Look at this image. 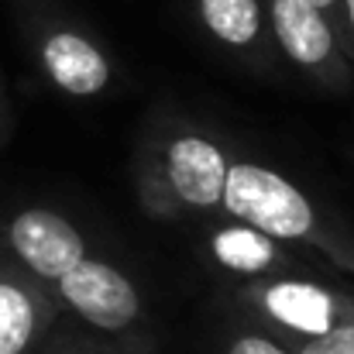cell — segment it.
<instances>
[{"label":"cell","mask_w":354,"mask_h":354,"mask_svg":"<svg viewBox=\"0 0 354 354\" xmlns=\"http://www.w3.org/2000/svg\"><path fill=\"white\" fill-rule=\"evenodd\" d=\"M221 217L251 224L254 231L299 248L324 261L330 272L354 279V234L348 224L327 214L296 179L251 158H231Z\"/></svg>","instance_id":"1"},{"label":"cell","mask_w":354,"mask_h":354,"mask_svg":"<svg viewBox=\"0 0 354 354\" xmlns=\"http://www.w3.org/2000/svg\"><path fill=\"white\" fill-rule=\"evenodd\" d=\"M231 151L193 124H158L141 138L134 162L138 203L151 221L176 224L186 217L221 214V193Z\"/></svg>","instance_id":"2"},{"label":"cell","mask_w":354,"mask_h":354,"mask_svg":"<svg viewBox=\"0 0 354 354\" xmlns=\"http://www.w3.org/2000/svg\"><path fill=\"white\" fill-rule=\"evenodd\" d=\"M231 299L286 344L320 337L341 324H354V289H341L317 275H275L231 286Z\"/></svg>","instance_id":"3"},{"label":"cell","mask_w":354,"mask_h":354,"mask_svg":"<svg viewBox=\"0 0 354 354\" xmlns=\"http://www.w3.org/2000/svg\"><path fill=\"white\" fill-rule=\"evenodd\" d=\"M24 35L38 73L62 97L90 100L111 90L114 62L104 41L48 0H28L21 10Z\"/></svg>","instance_id":"4"},{"label":"cell","mask_w":354,"mask_h":354,"mask_svg":"<svg viewBox=\"0 0 354 354\" xmlns=\"http://www.w3.org/2000/svg\"><path fill=\"white\" fill-rule=\"evenodd\" d=\"M275 52L313 80L320 90L344 93L351 86V55L337 24L310 0H265Z\"/></svg>","instance_id":"5"},{"label":"cell","mask_w":354,"mask_h":354,"mask_svg":"<svg viewBox=\"0 0 354 354\" xmlns=\"http://www.w3.org/2000/svg\"><path fill=\"white\" fill-rule=\"evenodd\" d=\"M62 313L100 327V330H134L145 320V299L131 275L104 258H83L52 286Z\"/></svg>","instance_id":"6"},{"label":"cell","mask_w":354,"mask_h":354,"mask_svg":"<svg viewBox=\"0 0 354 354\" xmlns=\"http://www.w3.org/2000/svg\"><path fill=\"white\" fill-rule=\"evenodd\" d=\"M200 248H203L207 261L234 282L275 279V275H317L324 265L313 254L289 248L275 237L254 231L251 224H241L231 217H221L217 224L203 227Z\"/></svg>","instance_id":"7"},{"label":"cell","mask_w":354,"mask_h":354,"mask_svg":"<svg viewBox=\"0 0 354 354\" xmlns=\"http://www.w3.org/2000/svg\"><path fill=\"white\" fill-rule=\"evenodd\" d=\"M0 248L21 272H28L41 286H52L59 275H66L76 261L90 254L83 231L52 207L17 210L3 224Z\"/></svg>","instance_id":"8"},{"label":"cell","mask_w":354,"mask_h":354,"mask_svg":"<svg viewBox=\"0 0 354 354\" xmlns=\"http://www.w3.org/2000/svg\"><path fill=\"white\" fill-rule=\"evenodd\" d=\"M59 317L62 306L52 289L0 251V354H31Z\"/></svg>","instance_id":"9"},{"label":"cell","mask_w":354,"mask_h":354,"mask_svg":"<svg viewBox=\"0 0 354 354\" xmlns=\"http://www.w3.org/2000/svg\"><path fill=\"white\" fill-rule=\"evenodd\" d=\"M200 28L231 55L251 66H272L275 45L268 35L265 0H193Z\"/></svg>","instance_id":"10"},{"label":"cell","mask_w":354,"mask_h":354,"mask_svg":"<svg viewBox=\"0 0 354 354\" xmlns=\"http://www.w3.org/2000/svg\"><path fill=\"white\" fill-rule=\"evenodd\" d=\"M155 337L141 327L134 330H100L69 313H62L31 354H151Z\"/></svg>","instance_id":"11"},{"label":"cell","mask_w":354,"mask_h":354,"mask_svg":"<svg viewBox=\"0 0 354 354\" xmlns=\"http://www.w3.org/2000/svg\"><path fill=\"white\" fill-rule=\"evenodd\" d=\"M221 354H296L282 337H275L265 327H234L224 337Z\"/></svg>","instance_id":"12"},{"label":"cell","mask_w":354,"mask_h":354,"mask_svg":"<svg viewBox=\"0 0 354 354\" xmlns=\"http://www.w3.org/2000/svg\"><path fill=\"white\" fill-rule=\"evenodd\" d=\"M296 354H354V324H341L320 337L289 344Z\"/></svg>","instance_id":"13"},{"label":"cell","mask_w":354,"mask_h":354,"mask_svg":"<svg viewBox=\"0 0 354 354\" xmlns=\"http://www.w3.org/2000/svg\"><path fill=\"white\" fill-rule=\"evenodd\" d=\"M14 127H17V114H14V104H10V93H7V76L0 69V148L10 141Z\"/></svg>","instance_id":"14"},{"label":"cell","mask_w":354,"mask_h":354,"mask_svg":"<svg viewBox=\"0 0 354 354\" xmlns=\"http://www.w3.org/2000/svg\"><path fill=\"white\" fill-rule=\"evenodd\" d=\"M341 35H344V48L354 62V0H341Z\"/></svg>","instance_id":"15"},{"label":"cell","mask_w":354,"mask_h":354,"mask_svg":"<svg viewBox=\"0 0 354 354\" xmlns=\"http://www.w3.org/2000/svg\"><path fill=\"white\" fill-rule=\"evenodd\" d=\"M310 3H313V7H320V10L337 24V31H341V0H310ZM341 38H344V35H341Z\"/></svg>","instance_id":"16"}]
</instances>
